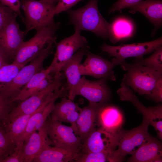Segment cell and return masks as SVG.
I'll list each match as a JSON object with an SVG mask.
<instances>
[{
    "label": "cell",
    "mask_w": 162,
    "mask_h": 162,
    "mask_svg": "<svg viewBox=\"0 0 162 162\" xmlns=\"http://www.w3.org/2000/svg\"><path fill=\"white\" fill-rule=\"evenodd\" d=\"M98 0H90L83 7L66 11L69 16L70 23L75 29L92 32L104 39L109 38L110 23L108 22L100 12Z\"/></svg>",
    "instance_id": "6da1fadb"
},
{
    "label": "cell",
    "mask_w": 162,
    "mask_h": 162,
    "mask_svg": "<svg viewBox=\"0 0 162 162\" xmlns=\"http://www.w3.org/2000/svg\"><path fill=\"white\" fill-rule=\"evenodd\" d=\"M59 26L55 22L39 27L28 40L24 41L18 50L13 62L22 66L29 63L50 45L56 43V33Z\"/></svg>",
    "instance_id": "7a4b0ae2"
},
{
    "label": "cell",
    "mask_w": 162,
    "mask_h": 162,
    "mask_svg": "<svg viewBox=\"0 0 162 162\" xmlns=\"http://www.w3.org/2000/svg\"><path fill=\"white\" fill-rule=\"evenodd\" d=\"M53 46H49L46 50L23 66L10 82L0 85V98L10 103L14 100L22 88L36 73L42 69L44 61L52 53Z\"/></svg>",
    "instance_id": "3957f363"
},
{
    "label": "cell",
    "mask_w": 162,
    "mask_h": 162,
    "mask_svg": "<svg viewBox=\"0 0 162 162\" xmlns=\"http://www.w3.org/2000/svg\"><path fill=\"white\" fill-rule=\"evenodd\" d=\"M120 65L127 71L122 82L140 95L150 94L157 80L162 76V72L137 64H129L124 61Z\"/></svg>",
    "instance_id": "277c9868"
},
{
    "label": "cell",
    "mask_w": 162,
    "mask_h": 162,
    "mask_svg": "<svg viewBox=\"0 0 162 162\" xmlns=\"http://www.w3.org/2000/svg\"><path fill=\"white\" fill-rule=\"evenodd\" d=\"M149 124L143 118L139 126L130 130L122 128L118 132V148L110 154L108 161L121 162L128 154H132L150 135L148 132Z\"/></svg>",
    "instance_id": "5b68a950"
},
{
    "label": "cell",
    "mask_w": 162,
    "mask_h": 162,
    "mask_svg": "<svg viewBox=\"0 0 162 162\" xmlns=\"http://www.w3.org/2000/svg\"><path fill=\"white\" fill-rule=\"evenodd\" d=\"M23 10L26 35L31 30L55 22L56 5L36 0H20Z\"/></svg>",
    "instance_id": "8992f818"
},
{
    "label": "cell",
    "mask_w": 162,
    "mask_h": 162,
    "mask_svg": "<svg viewBox=\"0 0 162 162\" xmlns=\"http://www.w3.org/2000/svg\"><path fill=\"white\" fill-rule=\"evenodd\" d=\"M64 78L62 72L55 74L53 81L48 86L15 106L8 114L4 125L20 116L35 112L52 93L63 85Z\"/></svg>",
    "instance_id": "52a82bcc"
},
{
    "label": "cell",
    "mask_w": 162,
    "mask_h": 162,
    "mask_svg": "<svg viewBox=\"0 0 162 162\" xmlns=\"http://www.w3.org/2000/svg\"><path fill=\"white\" fill-rule=\"evenodd\" d=\"M162 45V38L160 37L150 41L131 44H121L117 46L105 44L101 49L102 51L114 57L111 62L115 66L120 64L127 58L143 57L144 55L154 52Z\"/></svg>",
    "instance_id": "ba28073f"
},
{
    "label": "cell",
    "mask_w": 162,
    "mask_h": 162,
    "mask_svg": "<svg viewBox=\"0 0 162 162\" xmlns=\"http://www.w3.org/2000/svg\"><path fill=\"white\" fill-rule=\"evenodd\" d=\"M45 126L47 134L55 146L63 147L77 153L79 152L82 143L71 126L52 120L50 116Z\"/></svg>",
    "instance_id": "9c48e42d"
},
{
    "label": "cell",
    "mask_w": 162,
    "mask_h": 162,
    "mask_svg": "<svg viewBox=\"0 0 162 162\" xmlns=\"http://www.w3.org/2000/svg\"><path fill=\"white\" fill-rule=\"evenodd\" d=\"M121 87L117 91L120 100L131 102L141 113L143 118L148 122L155 130L159 138L162 139V106L160 104L147 108L140 101L129 87L122 82Z\"/></svg>",
    "instance_id": "30bf717a"
},
{
    "label": "cell",
    "mask_w": 162,
    "mask_h": 162,
    "mask_svg": "<svg viewBox=\"0 0 162 162\" xmlns=\"http://www.w3.org/2000/svg\"><path fill=\"white\" fill-rule=\"evenodd\" d=\"M74 33L56 44V50L51 63L55 74L61 72L63 64L70 58L79 49L90 47L87 39L80 34L81 31L75 29Z\"/></svg>",
    "instance_id": "8fae6325"
},
{
    "label": "cell",
    "mask_w": 162,
    "mask_h": 162,
    "mask_svg": "<svg viewBox=\"0 0 162 162\" xmlns=\"http://www.w3.org/2000/svg\"><path fill=\"white\" fill-rule=\"evenodd\" d=\"M17 16L12 18L0 30V50L13 61L26 35L24 31L20 29L16 20Z\"/></svg>",
    "instance_id": "7c38bea8"
},
{
    "label": "cell",
    "mask_w": 162,
    "mask_h": 162,
    "mask_svg": "<svg viewBox=\"0 0 162 162\" xmlns=\"http://www.w3.org/2000/svg\"><path fill=\"white\" fill-rule=\"evenodd\" d=\"M106 81L104 79L90 80L84 76L76 87L74 96H82L89 102L107 103L111 98V92Z\"/></svg>",
    "instance_id": "4fadbf2b"
},
{
    "label": "cell",
    "mask_w": 162,
    "mask_h": 162,
    "mask_svg": "<svg viewBox=\"0 0 162 162\" xmlns=\"http://www.w3.org/2000/svg\"><path fill=\"white\" fill-rule=\"evenodd\" d=\"M86 58L80 66L79 71L82 76H88L99 79L115 81L116 77L112 63L98 55L88 51Z\"/></svg>",
    "instance_id": "5bb4252c"
},
{
    "label": "cell",
    "mask_w": 162,
    "mask_h": 162,
    "mask_svg": "<svg viewBox=\"0 0 162 162\" xmlns=\"http://www.w3.org/2000/svg\"><path fill=\"white\" fill-rule=\"evenodd\" d=\"M118 134V132L110 133L100 127L96 128L84 141L79 153L111 152L117 147Z\"/></svg>",
    "instance_id": "9a60e30c"
},
{
    "label": "cell",
    "mask_w": 162,
    "mask_h": 162,
    "mask_svg": "<svg viewBox=\"0 0 162 162\" xmlns=\"http://www.w3.org/2000/svg\"><path fill=\"white\" fill-rule=\"evenodd\" d=\"M104 104L89 102L87 106L81 108L75 122L71 125L75 133L80 138L82 143L95 128L98 111Z\"/></svg>",
    "instance_id": "2e32d148"
},
{
    "label": "cell",
    "mask_w": 162,
    "mask_h": 162,
    "mask_svg": "<svg viewBox=\"0 0 162 162\" xmlns=\"http://www.w3.org/2000/svg\"><path fill=\"white\" fill-rule=\"evenodd\" d=\"M89 48H82L62 65L61 71L66 79V86L68 90V98L74 100L75 98L74 91L81 78L79 68L83 57L88 51Z\"/></svg>",
    "instance_id": "e0dca14e"
},
{
    "label": "cell",
    "mask_w": 162,
    "mask_h": 162,
    "mask_svg": "<svg viewBox=\"0 0 162 162\" xmlns=\"http://www.w3.org/2000/svg\"><path fill=\"white\" fill-rule=\"evenodd\" d=\"M124 122V116L120 109L106 103L102 106L98 111L96 125L107 132L116 134L122 128Z\"/></svg>",
    "instance_id": "ac0fdd59"
},
{
    "label": "cell",
    "mask_w": 162,
    "mask_h": 162,
    "mask_svg": "<svg viewBox=\"0 0 162 162\" xmlns=\"http://www.w3.org/2000/svg\"><path fill=\"white\" fill-rule=\"evenodd\" d=\"M61 97V93L58 90L55 91L49 95L37 111L29 119L25 130L19 138L18 143L24 142L33 132L38 130L44 125L52 111L51 106L46 105L51 101L56 100Z\"/></svg>",
    "instance_id": "d6986e66"
},
{
    "label": "cell",
    "mask_w": 162,
    "mask_h": 162,
    "mask_svg": "<svg viewBox=\"0 0 162 162\" xmlns=\"http://www.w3.org/2000/svg\"><path fill=\"white\" fill-rule=\"evenodd\" d=\"M38 131L33 132L24 142L22 162H33L44 147L52 144L46 133L45 124Z\"/></svg>",
    "instance_id": "ffe728a7"
},
{
    "label": "cell",
    "mask_w": 162,
    "mask_h": 162,
    "mask_svg": "<svg viewBox=\"0 0 162 162\" xmlns=\"http://www.w3.org/2000/svg\"><path fill=\"white\" fill-rule=\"evenodd\" d=\"M162 146L160 141L150 136L128 160L130 162H162Z\"/></svg>",
    "instance_id": "44dd1931"
},
{
    "label": "cell",
    "mask_w": 162,
    "mask_h": 162,
    "mask_svg": "<svg viewBox=\"0 0 162 162\" xmlns=\"http://www.w3.org/2000/svg\"><path fill=\"white\" fill-rule=\"evenodd\" d=\"M128 8L131 13L139 12L143 15L154 25L155 30L161 26L162 0L141 1Z\"/></svg>",
    "instance_id": "7402d4cb"
},
{
    "label": "cell",
    "mask_w": 162,
    "mask_h": 162,
    "mask_svg": "<svg viewBox=\"0 0 162 162\" xmlns=\"http://www.w3.org/2000/svg\"><path fill=\"white\" fill-rule=\"evenodd\" d=\"M62 98L59 102L55 104L51 118L52 120L72 125L77 119L81 108L78 104L69 98L65 96Z\"/></svg>",
    "instance_id": "603a6c76"
},
{
    "label": "cell",
    "mask_w": 162,
    "mask_h": 162,
    "mask_svg": "<svg viewBox=\"0 0 162 162\" xmlns=\"http://www.w3.org/2000/svg\"><path fill=\"white\" fill-rule=\"evenodd\" d=\"M78 155V153L63 147L48 145L36 156L33 162H73Z\"/></svg>",
    "instance_id": "cb8c5ba5"
},
{
    "label": "cell",
    "mask_w": 162,
    "mask_h": 162,
    "mask_svg": "<svg viewBox=\"0 0 162 162\" xmlns=\"http://www.w3.org/2000/svg\"><path fill=\"white\" fill-rule=\"evenodd\" d=\"M133 25L130 21L123 18H119L110 23L109 38L111 42L116 43L123 39L132 35Z\"/></svg>",
    "instance_id": "d4e9b609"
},
{
    "label": "cell",
    "mask_w": 162,
    "mask_h": 162,
    "mask_svg": "<svg viewBox=\"0 0 162 162\" xmlns=\"http://www.w3.org/2000/svg\"><path fill=\"white\" fill-rule=\"evenodd\" d=\"M37 111L32 114L20 116L3 126L10 142L14 146L17 145L29 119Z\"/></svg>",
    "instance_id": "484cf974"
},
{
    "label": "cell",
    "mask_w": 162,
    "mask_h": 162,
    "mask_svg": "<svg viewBox=\"0 0 162 162\" xmlns=\"http://www.w3.org/2000/svg\"><path fill=\"white\" fill-rule=\"evenodd\" d=\"M54 68L51 63L46 69H42L35 74L27 84L22 88L14 101H23L29 97L30 92L37 86L41 82L54 73Z\"/></svg>",
    "instance_id": "4316f807"
},
{
    "label": "cell",
    "mask_w": 162,
    "mask_h": 162,
    "mask_svg": "<svg viewBox=\"0 0 162 162\" xmlns=\"http://www.w3.org/2000/svg\"><path fill=\"white\" fill-rule=\"evenodd\" d=\"M133 63L146 66L153 70L162 72V47L156 49L150 56L136 58Z\"/></svg>",
    "instance_id": "83f0119b"
},
{
    "label": "cell",
    "mask_w": 162,
    "mask_h": 162,
    "mask_svg": "<svg viewBox=\"0 0 162 162\" xmlns=\"http://www.w3.org/2000/svg\"><path fill=\"white\" fill-rule=\"evenodd\" d=\"M23 67L13 62L2 66L0 68V85L10 82Z\"/></svg>",
    "instance_id": "f1b7e54d"
},
{
    "label": "cell",
    "mask_w": 162,
    "mask_h": 162,
    "mask_svg": "<svg viewBox=\"0 0 162 162\" xmlns=\"http://www.w3.org/2000/svg\"><path fill=\"white\" fill-rule=\"evenodd\" d=\"M111 152H98L78 153L77 157L73 162H105L108 161V158Z\"/></svg>",
    "instance_id": "f546056e"
},
{
    "label": "cell",
    "mask_w": 162,
    "mask_h": 162,
    "mask_svg": "<svg viewBox=\"0 0 162 162\" xmlns=\"http://www.w3.org/2000/svg\"><path fill=\"white\" fill-rule=\"evenodd\" d=\"M15 147L10 142L4 128L0 126V152L4 158L12 152Z\"/></svg>",
    "instance_id": "4dcf8cb0"
},
{
    "label": "cell",
    "mask_w": 162,
    "mask_h": 162,
    "mask_svg": "<svg viewBox=\"0 0 162 162\" xmlns=\"http://www.w3.org/2000/svg\"><path fill=\"white\" fill-rule=\"evenodd\" d=\"M24 143L23 142H18L12 152L1 162H22Z\"/></svg>",
    "instance_id": "1f68e13d"
},
{
    "label": "cell",
    "mask_w": 162,
    "mask_h": 162,
    "mask_svg": "<svg viewBox=\"0 0 162 162\" xmlns=\"http://www.w3.org/2000/svg\"><path fill=\"white\" fill-rule=\"evenodd\" d=\"M17 14L9 8L0 3V30Z\"/></svg>",
    "instance_id": "d6a6232c"
},
{
    "label": "cell",
    "mask_w": 162,
    "mask_h": 162,
    "mask_svg": "<svg viewBox=\"0 0 162 162\" xmlns=\"http://www.w3.org/2000/svg\"><path fill=\"white\" fill-rule=\"evenodd\" d=\"M147 96L157 103L162 101V76L157 80L151 93Z\"/></svg>",
    "instance_id": "836d02e7"
},
{
    "label": "cell",
    "mask_w": 162,
    "mask_h": 162,
    "mask_svg": "<svg viewBox=\"0 0 162 162\" xmlns=\"http://www.w3.org/2000/svg\"><path fill=\"white\" fill-rule=\"evenodd\" d=\"M82 0H59L56 5L54 15L64 11H67Z\"/></svg>",
    "instance_id": "e575fe53"
},
{
    "label": "cell",
    "mask_w": 162,
    "mask_h": 162,
    "mask_svg": "<svg viewBox=\"0 0 162 162\" xmlns=\"http://www.w3.org/2000/svg\"><path fill=\"white\" fill-rule=\"evenodd\" d=\"M14 106V104L8 103L0 98V126H3L8 114Z\"/></svg>",
    "instance_id": "d590c367"
},
{
    "label": "cell",
    "mask_w": 162,
    "mask_h": 162,
    "mask_svg": "<svg viewBox=\"0 0 162 162\" xmlns=\"http://www.w3.org/2000/svg\"><path fill=\"white\" fill-rule=\"evenodd\" d=\"M0 3L13 10L20 17L23 22L24 17L21 11L20 0H0Z\"/></svg>",
    "instance_id": "8d00e7d4"
},
{
    "label": "cell",
    "mask_w": 162,
    "mask_h": 162,
    "mask_svg": "<svg viewBox=\"0 0 162 162\" xmlns=\"http://www.w3.org/2000/svg\"><path fill=\"white\" fill-rule=\"evenodd\" d=\"M141 1V0H118L113 4L109 10V13L114 12L116 11L120 12L122 9L128 8Z\"/></svg>",
    "instance_id": "74e56055"
},
{
    "label": "cell",
    "mask_w": 162,
    "mask_h": 162,
    "mask_svg": "<svg viewBox=\"0 0 162 162\" xmlns=\"http://www.w3.org/2000/svg\"><path fill=\"white\" fill-rule=\"evenodd\" d=\"M10 60L3 52L0 50V68L3 65L8 64Z\"/></svg>",
    "instance_id": "f35d334b"
},
{
    "label": "cell",
    "mask_w": 162,
    "mask_h": 162,
    "mask_svg": "<svg viewBox=\"0 0 162 162\" xmlns=\"http://www.w3.org/2000/svg\"><path fill=\"white\" fill-rule=\"evenodd\" d=\"M40 1L51 4L56 5V4L58 2L59 0H39Z\"/></svg>",
    "instance_id": "ab89813d"
},
{
    "label": "cell",
    "mask_w": 162,
    "mask_h": 162,
    "mask_svg": "<svg viewBox=\"0 0 162 162\" xmlns=\"http://www.w3.org/2000/svg\"><path fill=\"white\" fill-rule=\"evenodd\" d=\"M4 158V157L3 154L0 152V162Z\"/></svg>",
    "instance_id": "60d3db41"
}]
</instances>
